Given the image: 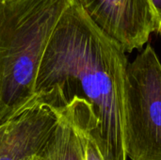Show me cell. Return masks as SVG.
Wrapping results in <instances>:
<instances>
[{"mask_svg": "<svg viewBox=\"0 0 161 160\" xmlns=\"http://www.w3.org/2000/svg\"><path fill=\"white\" fill-rule=\"evenodd\" d=\"M126 53L73 0L47 42L36 80L40 103L54 108L74 98L87 101L97 119L92 129L104 160H126L125 82Z\"/></svg>", "mask_w": 161, "mask_h": 160, "instance_id": "1", "label": "cell"}, {"mask_svg": "<svg viewBox=\"0 0 161 160\" xmlns=\"http://www.w3.org/2000/svg\"><path fill=\"white\" fill-rule=\"evenodd\" d=\"M73 0H0V125L39 104L47 42Z\"/></svg>", "mask_w": 161, "mask_h": 160, "instance_id": "2", "label": "cell"}, {"mask_svg": "<svg viewBox=\"0 0 161 160\" xmlns=\"http://www.w3.org/2000/svg\"><path fill=\"white\" fill-rule=\"evenodd\" d=\"M125 145L131 160H161V61L151 45L127 65Z\"/></svg>", "mask_w": 161, "mask_h": 160, "instance_id": "3", "label": "cell"}, {"mask_svg": "<svg viewBox=\"0 0 161 160\" xmlns=\"http://www.w3.org/2000/svg\"><path fill=\"white\" fill-rule=\"evenodd\" d=\"M92 23L125 53L141 49L156 31L148 0H78Z\"/></svg>", "mask_w": 161, "mask_h": 160, "instance_id": "4", "label": "cell"}, {"mask_svg": "<svg viewBox=\"0 0 161 160\" xmlns=\"http://www.w3.org/2000/svg\"><path fill=\"white\" fill-rule=\"evenodd\" d=\"M58 119V109L39 103L0 125V160H30L43 152Z\"/></svg>", "mask_w": 161, "mask_h": 160, "instance_id": "5", "label": "cell"}, {"mask_svg": "<svg viewBox=\"0 0 161 160\" xmlns=\"http://www.w3.org/2000/svg\"><path fill=\"white\" fill-rule=\"evenodd\" d=\"M57 109L58 123L42 154V159L85 160L75 99Z\"/></svg>", "mask_w": 161, "mask_h": 160, "instance_id": "6", "label": "cell"}, {"mask_svg": "<svg viewBox=\"0 0 161 160\" xmlns=\"http://www.w3.org/2000/svg\"><path fill=\"white\" fill-rule=\"evenodd\" d=\"M152 8L155 21H156V33L161 37V0H148Z\"/></svg>", "mask_w": 161, "mask_h": 160, "instance_id": "7", "label": "cell"}, {"mask_svg": "<svg viewBox=\"0 0 161 160\" xmlns=\"http://www.w3.org/2000/svg\"><path fill=\"white\" fill-rule=\"evenodd\" d=\"M30 160H42V155H38V156H34L33 157H31Z\"/></svg>", "mask_w": 161, "mask_h": 160, "instance_id": "8", "label": "cell"}]
</instances>
